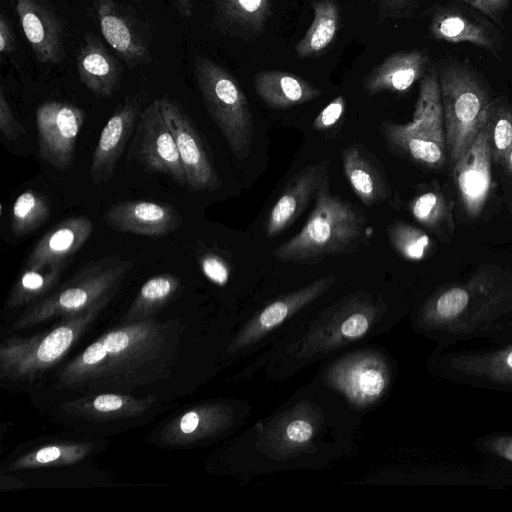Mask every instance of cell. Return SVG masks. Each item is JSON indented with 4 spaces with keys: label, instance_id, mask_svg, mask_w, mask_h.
<instances>
[{
    "label": "cell",
    "instance_id": "1",
    "mask_svg": "<svg viewBox=\"0 0 512 512\" xmlns=\"http://www.w3.org/2000/svg\"><path fill=\"white\" fill-rule=\"evenodd\" d=\"M367 217L361 209L320 186L313 210L299 233L272 252L283 263L315 264L329 256L350 254L367 241Z\"/></svg>",
    "mask_w": 512,
    "mask_h": 512
},
{
    "label": "cell",
    "instance_id": "2",
    "mask_svg": "<svg viewBox=\"0 0 512 512\" xmlns=\"http://www.w3.org/2000/svg\"><path fill=\"white\" fill-rule=\"evenodd\" d=\"M193 68L206 110L234 156L245 160L253 145L254 121L243 89L227 69L208 57H195Z\"/></svg>",
    "mask_w": 512,
    "mask_h": 512
},
{
    "label": "cell",
    "instance_id": "3",
    "mask_svg": "<svg viewBox=\"0 0 512 512\" xmlns=\"http://www.w3.org/2000/svg\"><path fill=\"white\" fill-rule=\"evenodd\" d=\"M447 154L454 165L487 122L494 102L474 72L448 63L438 70Z\"/></svg>",
    "mask_w": 512,
    "mask_h": 512
},
{
    "label": "cell",
    "instance_id": "4",
    "mask_svg": "<svg viewBox=\"0 0 512 512\" xmlns=\"http://www.w3.org/2000/svg\"><path fill=\"white\" fill-rule=\"evenodd\" d=\"M133 267L132 260L117 255L91 261L52 296L36 305L29 318L39 319L56 313L79 312L102 306L117 291Z\"/></svg>",
    "mask_w": 512,
    "mask_h": 512
},
{
    "label": "cell",
    "instance_id": "5",
    "mask_svg": "<svg viewBox=\"0 0 512 512\" xmlns=\"http://www.w3.org/2000/svg\"><path fill=\"white\" fill-rule=\"evenodd\" d=\"M128 156L145 170L165 175L186 188L183 164L175 139L161 114L158 98L142 110Z\"/></svg>",
    "mask_w": 512,
    "mask_h": 512
},
{
    "label": "cell",
    "instance_id": "6",
    "mask_svg": "<svg viewBox=\"0 0 512 512\" xmlns=\"http://www.w3.org/2000/svg\"><path fill=\"white\" fill-rule=\"evenodd\" d=\"M161 114L171 131L183 164L186 188L192 192L215 191L223 183L196 125L184 108L167 95L158 98Z\"/></svg>",
    "mask_w": 512,
    "mask_h": 512
},
{
    "label": "cell",
    "instance_id": "7",
    "mask_svg": "<svg viewBox=\"0 0 512 512\" xmlns=\"http://www.w3.org/2000/svg\"><path fill=\"white\" fill-rule=\"evenodd\" d=\"M35 116L40 158L59 171L68 170L86 119L84 110L68 102L48 100L37 107Z\"/></svg>",
    "mask_w": 512,
    "mask_h": 512
},
{
    "label": "cell",
    "instance_id": "8",
    "mask_svg": "<svg viewBox=\"0 0 512 512\" xmlns=\"http://www.w3.org/2000/svg\"><path fill=\"white\" fill-rule=\"evenodd\" d=\"M141 112L139 99L127 96L102 128L89 168V176L94 184L108 183L112 179L117 163L132 139Z\"/></svg>",
    "mask_w": 512,
    "mask_h": 512
},
{
    "label": "cell",
    "instance_id": "9",
    "mask_svg": "<svg viewBox=\"0 0 512 512\" xmlns=\"http://www.w3.org/2000/svg\"><path fill=\"white\" fill-rule=\"evenodd\" d=\"M103 219L114 231L151 238L168 235L182 225L175 206L150 200L116 202L106 210Z\"/></svg>",
    "mask_w": 512,
    "mask_h": 512
},
{
    "label": "cell",
    "instance_id": "10",
    "mask_svg": "<svg viewBox=\"0 0 512 512\" xmlns=\"http://www.w3.org/2000/svg\"><path fill=\"white\" fill-rule=\"evenodd\" d=\"M491 161L486 122L464 155L453 165L454 181L462 206L471 218L480 214L489 196Z\"/></svg>",
    "mask_w": 512,
    "mask_h": 512
},
{
    "label": "cell",
    "instance_id": "11",
    "mask_svg": "<svg viewBox=\"0 0 512 512\" xmlns=\"http://www.w3.org/2000/svg\"><path fill=\"white\" fill-rule=\"evenodd\" d=\"M22 30L38 61L56 65L65 55L64 27L45 0H15Z\"/></svg>",
    "mask_w": 512,
    "mask_h": 512
},
{
    "label": "cell",
    "instance_id": "12",
    "mask_svg": "<svg viewBox=\"0 0 512 512\" xmlns=\"http://www.w3.org/2000/svg\"><path fill=\"white\" fill-rule=\"evenodd\" d=\"M328 168V160L312 163L289 180L266 218L265 234L268 239L276 237L299 218L321 184L328 179Z\"/></svg>",
    "mask_w": 512,
    "mask_h": 512
},
{
    "label": "cell",
    "instance_id": "13",
    "mask_svg": "<svg viewBox=\"0 0 512 512\" xmlns=\"http://www.w3.org/2000/svg\"><path fill=\"white\" fill-rule=\"evenodd\" d=\"M93 229L91 219L86 216L62 220L36 242L26 259L25 268L67 265L69 259L88 241Z\"/></svg>",
    "mask_w": 512,
    "mask_h": 512
},
{
    "label": "cell",
    "instance_id": "14",
    "mask_svg": "<svg viewBox=\"0 0 512 512\" xmlns=\"http://www.w3.org/2000/svg\"><path fill=\"white\" fill-rule=\"evenodd\" d=\"M100 31L109 46L130 67L144 64L149 50L134 21L115 0H93Z\"/></svg>",
    "mask_w": 512,
    "mask_h": 512
},
{
    "label": "cell",
    "instance_id": "15",
    "mask_svg": "<svg viewBox=\"0 0 512 512\" xmlns=\"http://www.w3.org/2000/svg\"><path fill=\"white\" fill-rule=\"evenodd\" d=\"M341 156L344 175L364 205L375 206L390 197V186L381 163L364 146L349 144Z\"/></svg>",
    "mask_w": 512,
    "mask_h": 512
},
{
    "label": "cell",
    "instance_id": "16",
    "mask_svg": "<svg viewBox=\"0 0 512 512\" xmlns=\"http://www.w3.org/2000/svg\"><path fill=\"white\" fill-rule=\"evenodd\" d=\"M81 83L100 98H110L118 89L122 70L117 59L94 34H87L76 55Z\"/></svg>",
    "mask_w": 512,
    "mask_h": 512
},
{
    "label": "cell",
    "instance_id": "17",
    "mask_svg": "<svg viewBox=\"0 0 512 512\" xmlns=\"http://www.w3.org/2000/svg\"><path fill=\"white\" fill-rule=\"evenodd\" d=\"M428 68V55L421 50L397 52L386 57L363 80V91L374 96L388 91L403 93L422 79Z\"/></svg>",
    "mask_w": 512,
    "mask_h": 512
},
{
    "label": "cell",
    "instance_id": "18",
    "mask_svg": "<svg viewBox=\"0 0 512 512\" xmlns=\"http://www.w3.org/2000/svg\"><path fill=\"white\" fill-rule=\"evenodd\" d=\"M398 126L406 133L446 145L443 105L435 66L428 67L421 79L412 120Z\"/></svg>",
    "mask_w": 512,
    "mask_h": 512
},
{
    "label": "cell",
    "instance_id": "19",
    "mask_svg": "<svg viewBox=\"0 0 512 512\" xmlns=\"http://www.w3.org/2000/svg\"><path fill=\"white\" fill-rule=\"evenodd\" d=\"M253 81L257 95L273 109H288L322 94L321 89L302 77L282 70L258 71Z\"/></svg>",
    "mask_w": 512,
    "mask_h": 512
},
{
    "label": "cell",
    "instance_id": "20",
    "mask_svg": "<svg viewBox=\"0 0 512 512\" xmlns=\"http://www.w3.org/2000/svg\"><path fill=\"white\" fill-rule=\"evenodd\" d=\"M271 16V0H216L214 24L232 37L255 39Z\"/></svg>",
    "mask_w": 512,
    "mask_h": 512
},
{
    "label": "cell",
    "instance_id": "21",
    "mask_svg": "<svg viewBox=\"0 0 512 512\" xmlns=\"http://www.w3.org/2000/svg\"><path fill=\"white\" fill-rule=\"evenodd\" d=\"M335 281L334 274L322 276L307 286L289 293L265 307L241 335L238 344L244 345L281 324L286 318L304 307L322 293Z\"/></svg>",
    "mask_w": 512,
    "mask_h": 512
},
{
    "label": "cell",
    "instance_id": "22",
    "mask_svg": "<svg viewBox=\"0 0 512 512\" xmlns=\"http://www.w3.org/2000/svg\"><path fill=\"white\" fill-rule=\"evenodd\" d=\"M430 31L435 39L452 43L469 42L495 52L499 42L487 23L458 11L441 9L431 19Z\"/></svg>",
    "mask_w": 512,
    "mask_h": 512
},
{
    "label": "cell",
    "instance_id": "23",
    "mask_svg": "<svg viewBox=\"0 0 512 512\" xmlns=\"http://www.w3.org/2000/svg\"><path fill=\"white\" fill-rule=\"evenodd\" d=\"M335 380L342 391L356 402L366 403L378 398L387 385L386 369L379 360L357 358L336 370Z\"/></svg>",
    "mask_w": 512,
    "mask_h": 512
},
{
    "label": "cell",
    "instance_id": "24",
    "mask_svg": "<svg viewBox=\"0 0 512 512\" xmlns=\"http://www.w3.org/2000/svg\"><path fill=\"white\" fill-rule=\"evenodd\" d=\"M76 331L72 325L60 326L36 344H27L24 350L10 353L8 365L18 373L39 370L48 367L60 359L71 346Z\"/></svg>",
    "mask_w": 512,
    "mask_h": 512
},
{
    "label": "cell",
    "instance_id": "25",
    "mask_svg": "<svg viewBox=\"0 0 512 512\" xmlns=\"http://www.w3.org/2000/svg\"><path fill=\"white\" fill-rule=\"evenodd\" d=\"M380 133L391 152L416 164L428 168H439L448 156L446 145L406 133L399 128L398 123L390 121L381 123Z\"/></svg>",
    "mask_w": 512,
    "mask_h": 512
},
{
    "label": "cell",
    "instance_id": "26",
    "mask_svg": "<svg viewBox=\"0 0 512 512\" xmlns=\"http://www.w3.org/2000/svg\"><path fill=\"white\" fill-rule=\"evenodd\" d=\"M312 8L313 21L295 45L299 59L322 55L333 43L340 28V7L336 0H314Z\"/></svg>",
    "mask_w": 512,
    "mask_h": 512
},
{
    "label": "cell",
    "instance_id": "27",
    "mask_svg": "<svg viewBox=\"0 0 512 512\" xmlns=\"http://www.w3.org/2000/svg\"><path fill=\"white\" fill-rule=\"evenodd\" d=\"M51 215L48 198L33 189L22 192L13 203L10 227L15 237L36 231Z\"/></svg>",
    "mask_w": 512,
    "mask_h": 512
},
{
    "label": "cell",
    "instance_id": "28",
    "mask_svg": "<svg viewBox=\"0 0 512 512\" xmlns=\"http://www.w3.org/2000/svg\"><path fill=\"white\" fill-rule=\"evenodd\" d=\"M65 267L66 265L42 269L24 268L12 288L9 302L18 305L44 293L57 282Z\"/></svg>",
    "mask_w": 512,
    "mask_h": 512
},
{
    "label": "cell",
    "instance_id": "29",
    "mask_svg": "<svg viewBox=\"0 0 512 512\" xmlns=\"http://www.w3.org/2000/svg\"><path fill=\"white\" fill-rule=\"evenodd\" d=\"M387 234L391 245L403 258L419 261L426 256L430 239L421 229L395 221L387 228Z\"/></svg>",
    "mask_w": 512,
    "mask_h": 512
},
{
    "label": "cell",
    "instance_id": "30",
    "mask_svg": "<svg viewBox=\"0 0 512 512\" xmlns=\"http://www.w3.org/2000/svg\"><path fill=\"white\" fill-rule=\"evenodd\" d=\"M487 127L492 161L503 164L512 145V109L494 103Z\"/></svg>",
    "mask_w": 512,
    "mask_h": 512
},
{
    "label": "cell",
    "instance_id": "31",
    "mask_svg": "<svg viewBox=\"0 0 512 512\" xmlns=\"http://www.w3.org/2000/svg\"><path fill=\"white\" fill-rule=\"evenodd\" d=\"M180 279L170 273L155 275L141 287L134 309H152L168 300L180 287Z\"/></svg>",
    "mask_w": 512,
    "mask_h": 512
},
{
    "label": "cell",
    "instance_id": "32",
    "mask_svg": "<svg viewBox=\"0 0 512 512\" xmlns=\"http://www.w3.org/2000/svg\"><path fill=\"white\" fill-rule=\"evenodd\" d=\"M413 217L422 225L435 229L448 218V204L437 191H426L416 196L409 204Z\"/></svg>",
    "mask_w": 512,
    "mask_h": 512
},
{
    "label": "cell",
    "instance_id": "33",
    "mask_svg": "<svg viewBox=\"0 0 512 512\" xmlns=\"http://www.w3.org/2000/svg\"><path fill=\"white\" fill-rule=\"evenodd\" d=\"M488 360L487 369H463L464 375L467 377L481 376L483 379L487 378L488 384H505L512 386V347L488 355Z\"/></svg>",
    "mask_w": 512,
    "mask_h": 512
},
{
    "label": "cell",
    "instance_id": "34",
    "mask_svg": "<svg viewBox=\"0 0 512 512\" xmlns=\"http://www.w3.org/2000/svg\"><path fill=\"white\" fill-rule=\"evenodd\" d=\"M196 258L201 271L211 282L220 286L228 282L230 266L221 254L207 247L202 241H198Z\"/></svg>",
    "mask_w": 512,
    "mask_h": 512
},
{
    "label": "cell",
    "instance_id": "35",
    "mask_svg": "<svg viewBox=\"0 0 512 512\" xmlns=\"http://www.w3.org/2000/svg\"><path fill=\"white\" fill-rule=\"evenodd\" d=\"M81 449L75 446H48L27 457L25 464L48 465L53 463L71 462L79 458Z\"/></svg>",
    "mask_w": 512,
    "mask_h": 512
},
{
    "label": "cell",
    "instance_id": "36",
    "mask_svg": "<svg viewBox=\"0 0 512 512\" xmlns=\"http://www.w3.org/2000/svg\"><path fill=\"white\" fill-rule=\"evenodd\" d=\"M346 108V101L342 95L334 98L325 106L313 121V128L317 131H326L336 125L342 118Z\"/></svg>",
    "mask_w": 512,
    "mask_h": 512
},
{
    "label": "cell",
    "instance_id": "37",
    "mask_svg": "<svg viewBox=\"0 0 512 512\" xmlns=\"http://www.w3.org/2000/svg\"><path fill=\"white\" fill-rule=\"evenodd\" d=\"M0 130L3 137L10 141L25 132L23 125L15 117L3 88L0 91Z\"/></svg>",
    "mask_w": 512,
    "mask_h": 512
},
{
    "label": "cell",
    "instance_id": "38",
    "mask_svg": "<svg viewBox=\"0 0 512 512\" xmlns=\"http://www.w3.org/2000/svg\"><path fill=\"white\" fill-rule=\"evenodd\" d=\"M415 2L416 0H371L376 7L379 21L403 17L412 10Z\"/></svg>",
    "mask_w": 512,
    "mask_h": 512
},
{
    "label": "cell",
    "instance_id": "39",
    "mask_svg": "<svg viewBox=\"0 0 512 512\" xmlns=\"http://www.w3.org/2000/svg\"><path fill=\"white\" fill-rule=\"evenodd\" d=\"M369 317L363 311H355L350 314L341 325V333L349 339H356L366 333L369 328Z\"/></svg>",
    "mask_w": 512,
    "mask_h": 512
},
{
    "label": "cell",
    "instance_id": "40",
    "mask_svg": "<svg viewBox=\"0 0 512 512\" xmlns=\"http://www.w3.org/2000/svg\"><path fill=\"white\" fill-rule=\"evenodd\" d=\"M494 21L501 18L509 0H461Z\"/></svg>",
    "mask_w": 512,
    "mask_h": 512
},
{
    "label": "cell",
    "instance_id": "41",
    "mask_svg": "<svg viewBox=\"0 0 512 512\" xmlns=\"http://www.w3.org/2000/svg\"><path fill=\"white\" fill-rule=\"evenodd\" d=\"M313 433L312 425L309 422L300 419L290 422L285 429L287 439L295 444L307 442L311 439Z\"/></svg>",
    "mask_w": 512,
    "mask_h": 512
},
{
    "label": "cell",
    "instance_id": "42",
    "mask_svg": "<svg viewBox=\"0 0 512 512\" xmlns=\"http://www.w3.org/2000/svg\"><path fill=\"white\" fill-rule=\"evenodd\" d=\"M203 422L204 420L200 411H189L179 419L177 431L179 435L183 437L195 435L202 428Z\"/></svg>",
    "mask_w": 512,
    "mask_h": 512
},
{
    "label": "cell",
    "instance_id": "43",
    "mask_svg": "<svg viewBox=\"0 0 512 512\" xmlns=\"http://www.w3.org/2000/svg\"><path fill=\"white\" fill-rule=\"evenodd\" d=\"M126 403V400L121 396L102 394L94 398L92 407L101 413H111L122 409Z\"/></svg>",
    "mask_w": 512,
    "mask_h": 512
},
{
    "label": "cell",
    "instance_id": "44",
    "mask_svg": "<svg viewBox=\"0 0 512 512\" xmlns=\"http://www.w3.org/2000/svg\"><path fill=\"white\" fill-rule=\"evenodd\" d=\"M16 48L15 36L4 13L0 15V52L10 55Z\"/></svg>",
    "mask_w": 512,
    "mask_h": 512
},
{
    "label": "cell",
    "instance_id": "45",
    "mask_svg": "<svg viewBox=\"0 0 512 512\" xmlns=\"http://www.w3.org/2000/svg\"><path fill=\"white\" fill-rule=\"evenodd\" d=\"M497 454L512 462V438L505 437L494 442Z\"/></svg>",
    "mask_w": 512,
    "mask_h": 512
},
{
    "label": "cell",
    "instance_id": "46",
    "mask_svg": "<svg viewBox=\"0 0 512 512\" xmlns=\"http://www.w3.org/2000/svg\"><path fill=\"white\" fill-rule=\"evenodd\" d=\"M507 167V169L512 172V145L510 147V149L508 150L506 156H505V159H504V163Z\"/></svg>",
    "mask_w": 512,
    "mask_h": 512
},
{
    "label": "cell",
    "instance_id": "47",
    "mask_svg": "<svg viewBox=\"0 0 512 512\" xmlns=\"http://www.w3.org/2000/svg\"><path fill=\"white\" fill-rule=\"evenodd\" d=\"M186 1H189V0H181V2H182V4H181V8H182L183 10H185V2H186Z\"/></svg>",
    "mask_w": 512,
    "mask_h": 512
}]
</instances>
